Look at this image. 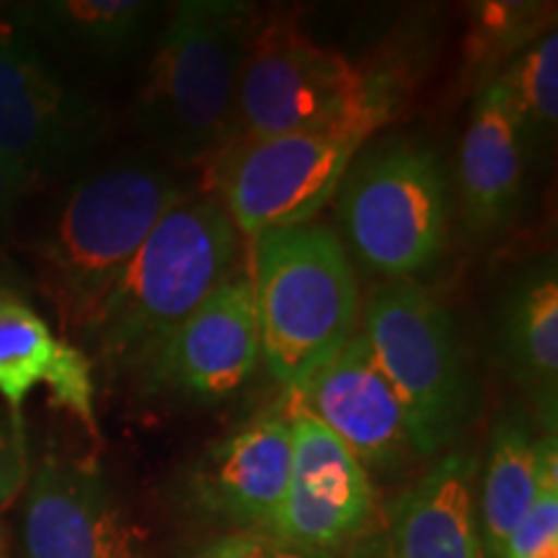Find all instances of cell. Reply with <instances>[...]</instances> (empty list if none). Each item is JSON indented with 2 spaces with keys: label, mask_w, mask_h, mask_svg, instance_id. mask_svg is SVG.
Returning a JSON list of instances; mask_svg holds the SVG:
<instances>
[{
  "label": "cell",
  "mask_w": 558,
  "mask_h": 558,
  "mask_svg": "<svg viewBox=\"0 0 558 558\" xmlns=\"http://www.w3.org/2000/svg\"><path fill=\"white\" fill-rule=\"evenodd\" d=\"M290 460V407L264 411L197 460L186 492L202 514L269 533L288 488Z\"/></svg>",
  "instance_id": "obj_14"
},
{
  "label": "cell",
  "mask_w": 558,
  "mask_h": 558,
  "mask_svg": "<svg viewBox=\"0 0 558 558\" xmlns=\"http://www.w3.org/2000/svg\"><path fill=\"white\" fill-rule=\"evenodd\" d=\"M501 81L518 111L530 145H546L556 135L558 122V34L543 32L525 50L514 54Z\"/></svg>",
  "instance_id": "obj_21"
},
{
  "label": "cell",
  "mask_w": 558,
  "mask_h": 558,
  "mask_svg": "<svg viewBox=\"0 0 558 558\" xmlns=\"http://www.w3.org/2000/svg\"><path fill=\"white\" fill-rule=\"evenodd\" d=\"M60 339L21 292L0 284V399L19 414L37 386H45Z\"/></svg>",
  "instance_id": "obj_20"
},
{
  "label": "cell",
  "mask_w": 558,
  "mask_h": 558,
  "mask_svg": "<svg viewBox=\"0 0 558 558\" xmlns=\"http://www.w3.org/2000/svg\"><path fill=\"white\" fill-rule=\"evenodd\" d=\"M186 197L171 169L143 156L109 160L70 186L32 246L37 282L62 329L90 339L132 256Z\"/></svg>",
  "instance_id": "obj_1"
},
{
  "label": "cell",
  "mask_w": 558,
  "mask_h": 558,
  "mask_svg": "<svg viewBox=\"0 0 558 558\" xmlns=\"http://www.w3.org/2000/svg\"><path fill=\"white\" fill-rule=\"evenodd\" d=\"M262 357L259 318L246 275H233L153 354L140 378L192 399H226Z\"/></svg>",
  "instance_id": "obj_12"
},
{
  "label": "cell",
  "mask_w": 558,
  "mask_h": 558,
  "mask_svg": "<svg viewBox=\"0 0 558 558\" xmlns=\"http://www.w3.org/2000/svg\"><path fill=\"white\" fill-rule=\"evenodd\" d=\"M362 145L357 135L329 130L233 140L209 160V173L230 222L256 235L308 226L333 199Z\"/></svg>",
  "instance_id": "obj_8"
},
{
  "label": "cell",
  "mask_w": 558,
  "mask_h": 558,
  "mask_svg": "<svg viewBox=\"0 0 558 558\" xmlns=\"http://www.w3.org/2000/svg\"><path fill=\"white\" fill-rule=\"evenodd\" d=\"M248 282L264 365L295 396L357 331V271L339 235L308 222L256 233Z\"/></svg>",
  "instance_id": "obj_3"
},
{
  "label": "cell",
  "mask_w": 558,
  "mask_h": 558,
  "mask_svg": "<svg viewBox=\"0 0 558 558\" xmlns=\"http://www.w3.org/2000/svg\"><path fill=\"white\" fill-rule=\"evenodd\" d=\"M550 435L556 432L535 437L522 409H505L494 424L476 518L481 554L486 558L501 556L509 535L533 505Z\"/></svg>",
  "instance_id": "obj_18"
},
{
  "label": "cell",
  "mask_w": 558,
  "mask_h": 558,
  "mask_svg": "<svg viewBox=\"0 0 558 558\" xmlns=\"http://www.w3.org/2000/svg\"><path fill=\"white\" fill-rule=\"evenodd\" d=\"M26 481L24 418L0 407V512L16 499Z\"/></svg>",
  "instance_id": "obj_26"
},
{
  "label": "cell",
  "mask_w": 558,
  "mask_h": 558,
  "mask_svg": "<svg viewBox=\"0 0 558 558\" xmlns=\"http://www.w3.org/2000/svg\"><path fill=\"white\" fill-rule=\"evenodd\" d=\"M360 331L407 411L418 458L456 442L478 403L450 311L416 279H396L369 292Z\"/></svg>",
  "instance_id": "obj_7"
},
{
  "label": "cell",
  "mask_w": 558,
  "mask_h": 558,
  "mask_svg": "<svg viewBox=\"0 0 558 558\" xmlns=\"http://www.w3.org/2000/svg\"><path fill=\"white\" fill-rule=\"evenodd\" d=\"M380 75L369 78L284 21L254 29L235 96L233 140L329 130L367 140L393 114ZM230 140V143H233Z\"/></svg>",
  "instance_id": "obj_6"
},
{
  "label": "cell",
  "mask_w": 558,
  "mask_h": 558,
  "mask_svg": "<svg viewBox=\"0 0 558 558\" xmlns=\"http://www.w3.org/2000/svg\"><path fill=\"white\" fill-rule=\"evenodd\" d=\"M52 393L54 407L65 409L70 416L78 418L90 435H99L96 424V383L94 362L78 344L60 339L58 357L45 383Z\"/></svg>",
  "instance_id": "obj_23"
},
{
  "label": "cell",
  "mask_w": 558,
  "mask_h": 558,
  "mask_svg": "<svg viewBox=\"0 0 558 558\" xmlns=\"http://www.w3.org/2000/svg\"><path fill=\"white\" fill-rule=\"evenodd\" d=\"M295 396L365 471L396 473L418 458L407 411L360 329Z\"/></svg>",
  "instance_id": "obj_13"
},
{
  "label": "cell",
  "mask_w": 558,
  "mask_h": 558,
  "mask_svg": "<svg viewBox=\"0 0 558 558\" xmlns=\"http://www.w3.org/2000/svg\"><path fill=\"white\" fill-rule=\"evenodd\" d=\"M499 352L507 373L556 429L558 409V271L556 259L535 262L514 279L499 308Z\"/></svg>",
  "instance_id": "obj_17"
},
{
  "label": "cell",
  "mask_w": 558,
  "mask_h": 558,
  "mask_svg": "<svg viewBox=\"0 0 558 558\" xmlns=\"http://www.w3.org/2000/svg\"><path fill=\"white\" fill-rule=\"evenodd\" d=\"M533 5L525 3H488L481 11V60L486 65L497 54H514V50H525L527 41L533 39V29L538 24L533 21Z\"/></svg>",
  "instance_id": "obj_24"
},
{
  "label": "cell",
  "mask_w": 558,
  "mask_h": 558,
  "mask_svg": "<svg viewBox=\"0 0 558 558\" xmlns=\"http://www.w3.org/2000/svg\"><path fill=\"white\" fill-rule=\"evenodd\" d=\"M386 558H481L476 458L450 452L388 507Z\"/></svg>",
  "instance_id": "obj_16"
},
{
  "label": "cell",
  "mask_w": 558,
  "mask_h": 558,
  "mask_svg": "<svg viewBox=\"0 0 558 558\" xmlns=\"http://www.w3.org/2000/svg\"><path fill=\"white\" fill-rule=\"evenodd\" d=\"M158 5L145 0H47L16 5V29L37 32L54 45L101 62H120L140 50Z\"/></svg>",
  "instance_id": "obj_19"
},
{
  "label": "cell",
  "mask_w": 558,
  "mask_h": 558,
  "mask_svg": "<svg viewBox=\"0 0 558 558\" xmlns=\"http://www.w3.org/2000/svg\"><path fill=\"white\" fill-rule=\"evenodd\" d=\"M254 29V5L239 0H184L171 11L140 94V124L179 163L213 160L233 140Z\"/></svg>",
  "instance_id": "obj_4"
},
{
  "label": "cell",
  "mask_w": 558,
  "mask_h": 558,
  "mask_svg": "<svg viewBox=\"0 0 558 558\" xmlns=\"http://www.w3.org/2000/svg\"><path fill=\"white\" fill-rule=\"evenodd\" d=\"M239 235L218 199L186 197L156 222L117 282L90 344L109 375H140L163 341L235 275Z\"/></svg>",
  "instance_id": "obj_2"
},
{
  "label": "cell",
  "mask_w": 558,
  "mask_h": 558,
  "mask_svg": "<svg viewBox=\"0 0 558 558\" xmlns=\"http://www.w3.org/2000/svg\"><path fill=\"white\" fill-rule=\"evenodd\" d=\"M333 199L341 246L367 275L414 279L442 259L452 184L439 153L422 140L388 137L362 148Z\"/></svg>",
  "instance_id": "obj_5"
},
{
  "label": "cell",
  "mask_w": 558,
  "mask_h": 558,
  "mask_svg": "<svg viewBox=\"0 0 558 558\" xmlns=\"http://www.w3.org/2000/svg\"><path fill=\"white\" fill-rule=\"evenodd\" d=\"M99 137V107L24 32L0 26V158L34 181L73 166Z\"/></svg>",
  "instance_id": "obj_9"
},
{
  "label": "cell",
  "mask_w": 558,
  "mask_h": 558,
  "mask_svg": "<svg viewBox=\"0 0 558 558\" xmlns=\"http://www.w3.org/2000/svg\"><path fill=\"white\" fill-rule=\"evenodd\" d=\"M499 558H558V456L556 435L548 437L538 494L509 535Z\"/></svg>",
  "instance_id": "obj_22"
},
{
  "label": "cell",
  "mask_w": 558,
  "mask_h": 558,
  "mask_svg": "<svg viewBox=\"0 0 558 558\" xmlns=\"http://www.w3.org/2000/svg\"><path fill=\"white\" fill-rule=\"evenodd\" d=\"M530 140L499 78H486L473 101L458 153V202L463 226L492 239L512 226L525 186Z\"/></svg>",
  "instance_id": "obj_15"
},
{
  "label": "cell",
  "mask_w": 558,
  "mask_h": 558,
  "mask_svg": "<svg viewBox=\"0 0 558 558\" xmlns=\"http://www.w3.org/2000/svg\"><path fill=\"white\" fill-rule=\"evenodd\" d=\"M29 186L32 181L24 171H19L16 166L9 163V160L0 158V243L9 235L19 202Z\"/></svg>",
  "instance_id": "obj_27"
},
{
  "label": "cell",
  "mask_w": 558,
  "mask_h": 558,
  "mask_svg": "<svg viewBox=\"0 0 558 558\" xmlns=\"http://www.w3.org/2000/svg\"><path fill=\"white\" fill-rule=\"evenodd\" d=\"M21 533L29 558H148L143 530L90 460H41Z\"/></svg>",
  "instance_id": "obj_11"
},
{
  "label": "cell",
  "mask_w": 558,
  "mask_h": 558,
  "mask_svg": "<svg viewBox=\"0 0 558 558\" xmlns=\"http://www.w3.org/2000/svg\"><path fill=\"white\" fill-rule=\"evenodd\" d=\"M292 399L290 478L269 533L305 550L341 556L375 514L369 473L298 396Z\"/></svg>",
  "instance_id": "obj_10"
},
{
  "label": "cell",
  "mask_w": 558,
  "mask_h": 558,
  "mask_svg": "<svg viewBox=\"0 0 558 558\" xmlns=\"http://www.w3.org/2000/svg\"><path fill=\"white\" fill-rule=\"evenodd\" d=\"M194 558H341L333 554H316L264 533V530H239L207 543Z\"/></svg>",
  "instance_id": "obj_25"
}]
</instances>
